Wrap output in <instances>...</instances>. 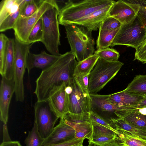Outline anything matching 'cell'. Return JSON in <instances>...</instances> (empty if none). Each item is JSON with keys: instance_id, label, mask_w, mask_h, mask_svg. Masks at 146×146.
<instances>
[{"instance_id": "obj_11", "label": "cell", "mask_w": 146, "mask_h": 146, "mask_svg": "<svg viewBox=\"0 0 146 146\" xmlns=\"http://www.w3.org/2000/svg\"><path fill=\"white\" fill-rule=\"evenodd\" d=\"M140 7L139 0L115 1L109 11L108 17L116 19L121 25L127 24L135 19Z\"/></svg>"}, {"instance_id": "obj_31", "label": "cell", "mask_w": 146, "mask_h": 146, "mask_svg": "<svg viewBox=\"0 0 146 146\" xmlns=\"http://www.w3.org/2000/svg\"><path fill=\"white\" fill-rule=\"evenodd\" d=\"M9 38L5 34L0 35V74L1 77L5 74V64L7 46Z\"/></svg>"}, {"instance_id": "obj_22", "label": "cell", "mask_w": 146, "mask_h": 146, "mask_svg": "<svg viewBox=\"0 0 146 146\" xmlns=\"http://www.w3.org/2000/svg\"><path fill=\"white\" fill-rule=\"evenodd\" d=\"M15 38H9L8 42L4 76L8 79L13 78L15 61Z\"/></svg>"}, {"instance_id": "obj_13", "label": "cell", "mask_w": 146, "mask_h": 146, "mask_svg": "<svg viewBox=\"0 0 146 146\" xmlns=\"http://www.w3.org/2000/svg\"><path fill=\"white\" fill-rule=\"evenodd\" d=\"M14 93L13 78L9 80L2 77L0 86V119L4 124H7L8 122L10 104Z\"/></svg>"}, {"instance_id": "obj_15", "label": "cell", "mask_w": 146, "mask_h": 146, "mask_svg": "<svg viewBox=\"0 0 146 146\" xmlns=\"http://www.w3.org/2000/svg\"><path fill=\"white\" fill-rule=\"evenodd\" d=\"M145 96L124 90L108 95V100L112 104L119 107L137 108L139 102Z\"/></svg>"}, {"instance_id": "obj_43", "label": "cell", "mask_w": 146, "mask_h": 146, "mask_svg": "<svg viewBox=\"0 0 146 146\" xmlns=\"http://www.w3.org/2000/svg\"><path fill=\"white\" fill-rule=\"evenodd\" d=\"M0 146H22L18 141H11L8 142H2Z\"/></svg>"}, {"instance_id": "obj_30", "label": "cell", "mask_w": 146, "mask_h": 146, "mask_svg": "<svg viewBox=\"0 0 146 146\" xmlns=\"http://www.w3.org/2000/svg\"><path fill=\"white\" fill-rule=\"evenodd\" d=\"M94 54L105 60L113 62L118 61L120 54L115 49L109 48L97 49Z\"/></svg>"}, {"instance_id": "obj_24", "label": "cell", "mask_w": 146, "mask_h": 146, "mask_svg": "<svg viewBox=\"0 0 146 146\" xmlns=\"http://www.w3.org/2000/svg\"><path fill=\"white\" fill-rule=\"evenodd\" d=\"M99 58L98 56L94 54L85 60L78 62L74 70V77L90 75Z\"/></svg>"}, {"instance_id": "obj_9", "label": "cell", "mask_w": 146, "mask_h": 146, "mask_svg": "<svg viewBox=\"0 0 146 146\" xmlns=\"http://www.w3.org/2000/svg\"><path fill=\"white\" fill-rule=\"evenodd\" d=\"M34 109V122L41 135L45 139L52 133L59 118L51 109L48 101H37Z\"/></svg>"}, {"instance_id": "obj_39", "label": "cell", "mask_w": 146, "mask_h": 146, "mask_svg": "<svg viewBox=\"0 0 146 146\" xmlns=\"http://www.w3.org/2000/svg\"><path fill=\"white\" fill-rule=\"evenodd\" d=\"M90 75H80L74 77L80 87L85 93L89 94L88 87Z\"/></svg>"}, {"instance_id": "obj_20", "label": "cell", "mask_w": 146, "mask_h": 146, "mask_svg": "<svg viewBox=\"0 0 146 146\" xmlns=\"http://www.w3.org/2000/svg\"><path fill=\"white\" fill-rule=\"evenodd\" d=\"M110 123L116 130H123L131 134L146 140V129L132 125L121 119H112Z\"/></svg>"}, {"instance_id": "obj_10", "label": "cell", "mask_w": 146, "mask_h": 146, "mask_svg": "<svg viewBox=\"0 0 146 146\" xmlns=\"http://www.w3.org/2000/svg\"><path fill=\"white\" fill-rule=\"evenodd\" d=\"M65 91L68 95L69 112L80 114L92 111L90 94L83 91L74 78L71 84L66 87Z\"/></svg>"}, {"instance_id": "obj_2", "label": "cell", "mask_w": 146, "mask_h": 146, "mask_svg": "<svg viewBox=\"0 0 146 146\" xmlns=\"http://www.w3.org/2000/svg\"><path fill=\"white\" fill-rule=\"evenodd\" d=\"M64 26L71 51L78 62L94 54L95 42L92 31L82 25L74 23L67 24Z\"/></svg>"}, {"instance_id": "obj_28", "label": "cell", "mask_w": 146, "mask_h": 146, "mask_svg": "<svg viewBox=\"0 0 146 146\" xmlns=\"http://www.w3.org/2000/svg\"><path fill=\"white\" fill-rule=\"evenodd\" d=\"M39 2V0H22L20 6V15L25 17L33 15L38 8Z\"/></svg>"}, {"instance_id": "obj_44", "label": "cell", "mask_w": 146, "mask_h": 146, "mask_svg": "<svg viewBox=\"0 0 146 146\" xmlns=\"http://www.w3.org/2000/svg\"><path fill=\"white\" fill-rule=\"evenodd\" d=\"M89 144L88 146H121L117 141L113 143L105 145H101L94 143L92 141H88Z\"/></svg>"}, {"instance_id": "obj_35", "label": "cell", "mask_w": 146, "mask_h": 146, "mask_svg": "<svg viewBox=\"0 0 146 146\" xmlns=\"http://www.w3.org/2000/svg\"><path fill=\"white\" fill-rule=\"evenodd\" d=\"M121 25V23L117 19L108 17L103 21L99 29L111 31L120 28Z\"/></svg>"}, {"instance_id": "obj_27", "label": "cell", "mask_w": 146, "mask_h": 146, "mask_svg": "<svg viewBox=\"0 0 146 146\" xmlns=\"http://www.w3.org/2000/svg\"><path fill=\"white\" fill-rule=\"evenodd\" d=\"M124 90L146 97V75H136Z\"/></svg>"}, {"instance_id": "obj_5", "label": "cell", "mask_w": 146, "mask_h": 146, "mask_svg": "<svg viewBox=\"0 0 146 146\" xmlns=\"http://www.w3.org/2000/svg\"><path fill=\"white\" fill-rule=\"evenodd\" d=\"M123 63L108 61L99 58L89 76L88 92L96 94L116 76Z\"/></svg>"}, {"instance_id": "obj_12", "label": "cell", "mask_w": 146, "mask_h": 146, "mask_svg": "<svg viewBox=\"0 0 146 146\" xmlns=\"http://www.w3.org/2000/svg\"><path fill=\"white\" fill-rule=\"evenodd\" d=\"M91 99L92 111L109 121L112 119L118 118L115 114L117 110L131 108L116 106L108 100V95L90 94Z\"/></svg>"}, {"instance_id": "obj_19", "label": "cell", "mask_w": 146, "mask_h": 146, "mask_svg": "<svg viewBox=\"0 0 146 146\" xmlns=\"http://www.w3.org/2000/svg\"><path fill=\"white\" fill-rule=\"evenodd\" d=\"M137 108L117 110L115 114L118 118L123 119L135 126L146 129V115L139 112Z\"/></svg>"}, {"instance_id": "obj_41", "label": "cell", "mask_w": 146, "mask_h": 146, "mask_svg": "<svg viewBox=\"0 0 146 146\" xmlns=\"http://www.w3.org/2000/svg\"><path fill=\"white\" fill-rule=\"evenodd\" d=\"M84 139L75 138L64 142L56 144H53L45 146H72L83 144Z\"/></svg>"}, {"instance_id": "obj_21", "label": "cell", "mask_w": 146, "mask_h": 146, "mask_svg": "<svg viewBox=\"0 0 146 146\" xmlns=\"http://www.w3.org/2000/svg\"><path fill=\"white\" fill-rule=\"evenodd\" d=\"M61 118L63 119L66 124L72 127L75 129V137L76 138L86 139H88V141H92L93 128L90 121L76 123L67 120L63 117Z\"/></svg>"}, {"instance_id": "obj_18", "label": "cell", "mask_w": 146, "mask_h": 146, "mask_svg": "<svg viewBox=\"0 0 146 146\" xmlns=\"http://www.w3.org/2000/svg\"><path fill=\"white\" fill-rule=\"evenodd\" d=\"M111 5L95 11L73 23L82 25L92 32L97 31L103 21L108 17Z\"/></svg>"}, {"instance_id": "obj_45", "label": "cell", "mask_w": 146, "mask_h": 146, "mask_svg": "<svg viewBox=\"0 0 146 146\" xmlns=\"http://www.w3.org/2000/svg\"><path fill=\"white\" fill-rule=\"evenodd\" d=\"M146 108V97L144 98L139 104L138 108Z\"/></svg>"}, {"instance_id": "obj_8", "label": "cell", "mask_w": 146, "mask_h": 146, "mask_svg": "<svg viewBox=\"0 0 146 146\" xmlns=\"http://www.w3.org/2000/svg\"><path fill=\"white\" fill-rule=\"evenodd\" d=\"M57 4L56 0H40L38 8L33 15L25 17L20 15L13 29L15 38L21 42L29 44L28 36L33 27L48 9Z\"/></svg>"}, {"instance_id": "obj_36", "label": "cell", "mask_w": 146, "mask_h": 146, "mask_svg": "<svg viewBox=\"0 0 146 146\" xmlns=\"http://www.w3.org/2000/svg\"><path fill=\"white\" fill-rule=\"evenodd\" d=\"M89 116L90 122H95L113 131L117 135L118 134V131L111 127L109 121L97 114L92 111L89 113Z\"/></svg>"}, {"instance_id": "obj_23", "label": "cell", "mask_w": 146, "mask_h": 146, "mask_svg": "<svg viewBox=\"0 0 146 146\" xmlns=\"http://www.w3.org/2000/svg\"><path fill=\"white\" fill-rule=\"evenodd\" d=\"M116 141L121 146H146V140L123 130H118Z\"/></svg>"}, {"instance_id": "obj_7", "label": "cell", "mask_w": 146, "mask_h": 146, "mask_svg": "<svg viewBox=\"0 0 146 146\" xmlns=\"http://www.w3.org/2000/svg\"><path fill=\"white\" fill-rule=\"evenodd\" d=\"M15 57L13 79L15 94L17 101L23 102L25 99L23 78L27 69V60L33 44L23 43L15 38Z\"/></svg>"}, {"instance_id": "obj_14", "label": "cell", "mask_w": 146, "mask_h": 146, "mask_svg": "<svg viewBox=\"0 0 146 146\" xmlns=\"http://www.w3.org/2000/svg\"><path fill=\"white\" fill-rule=\"evenodd\" d=\"M75 138V129L60 118L59 123L54 127L50 135L44 139L42 146L58 144Z\"/></svg>"}, {"instance_id": "obj_26", "label": "cell", "mask_w": 146, "mask_h": 146, "mask_svg": "<svg viewBox=\"0 0 146 146\" xmlns=\"http://www.w3.org/2000/svg\"><path fill=\"white\" fill-rule=\"evenodd\" d=\"M119 28L111 31L99 29L96 40V48L99 49L109 48Z\"/></svg>"}, {"instance_id": "obj_34", "label": "cell", "mask_w": 146, "mask_h": 146, "mask_svg": "<svg viewBox=\"0 0 146 146\" xmlns=\"http://www.w3.org/2000/svg\"><path fill=\"white\" fill-rule=\"evenodd\" d=\"M90 122L91 123L93 128L92 137L103 135L117 137V135L113 131L95 122Z\"/></svg>"}, {"instance_id": "obj_42", "label": "cell", "mask_w": 146, "mask_h": 146, "mask_svg": "<svg viewBox=\"0 0 146 146\" xmlns=\"http://www.w3.org/2000/svg\"><path fill=\"white\" fill-rule=\"evenodd\" d=\"M3 140L2 142H8L11 141L9 135L7 124H4L3 126Z\"/></svg>"}, {"instance_id": "obj_1", "label": "cell", "mask_w": 146, "mask_h": 146, "mask_svg": "<svg viewBox=\"0 0 146 146\" xmlns=\"http://www.w3.org/2000/svg\"><path fill=\"white\" fill-rule=\"evenodd\" d=\"M77 62L70 51L61 54L50 66L42 70L35 81L34 92L38 102L48 101L50 96L62 86L70 85Z\"/></svg>"}, {"instance_id": "obj_17", "label": "cell", "mask_w": 146, "mask_h": 146, "mask_svg": "<svg viewBox=\"0 0 146 146\" xmlns=\"http://www.w3.org/2000/svg\"><path fill=\"white\" fill-rule=\"evenodd\" d=\"M60 56L49 54L44 51L39 54L29 52L27 57L26 64L28 74L34 68L40 69L42 70L46 69L52 65Z\"/></svg>"}, {"instance_id": "obj_6", "label": "cell", "mask_w": 146, "mask_h": 146, "mask_svg": "<svg viewBox=\"0 0 146 146\" xmlns=\"http://www.w3.org/2000/svg\"><path fill=\"white\" fill-rule=\"evenodd\" d=\"M146 38V29L137 16L130 23L121 25L110 46L121 45L136 50Z\"/></svg>"}, {"instance_id": "obj_38", "label": "cell", "mask_w": 146, "mask_h": 146, "mask_svg": "<svg viewBox=\"0 0 146 146\" xmlns=\"http://www.w3.org/2000/svg\"><path fill=\"white\" fill-rule=\"evenodd\" d=\"M117 137L103 135H97L93 136L91 141L99 145H105L116 141Z\"/></svg>"}, {"instance_id": "obj_47", "label": "cell", "mask_w": 146, "mask_h": 146, "mask_svg": "<svg viewBox=\"0 0 146 146\" xmlns=\"http://www.w3.org/2000/svg\"><path fill=\"white\" fill-rule=\"evenodd\" d=\"M78 145H74V146H78Z\"/></svg>"}, {"instance_id": "obj_4", "label": "cell", "mask_w": 146, "mask_h": 146, "mask_svg": "<svg viewBox=\"0 0 146 146\" xmlns=\"http://www.w3.org/2000/svg\"><path fill=\"white\" fill-rule=\"evenodd\" d=\"M60 8L58 5L48 9L42 15L43 34L41 42L50 54L60 55V45L58 16Z\"/></svg>"}, {"instance_id": "obj_32", "label": "cell", "mask_w": 146, "mask_h": 146, "mask_svg": "<svg viewBox=\"0 0 146 146\" xmlns=\"http://www.w3.org/2000/svg\"><path fill=\"white\" fill-rule=\"evenodd\" d=\"M43 34L42 22L41 17L39 19L31 30L28 38L29 44L41 42Z\"/></svg>"}, {"instance_id": "obj_25", "label": "cell", "mask_w": 146, "mask_h": 146, "mask_svg": "<svg viewBox=\"0 0 146 146\" xmlns=\"http://www.w3.org/2000/svg\"><path fill=\"white\" fill-rule=\"evenodd\" d=\"M22 0H2L0 2V24L19 9Z\"/></svg>"}, {"instance_id": "obj_40", "label": "cell", "mask_w": 146, "mask_h": 146, "mask_svg": "<svg viewBox=\"0 0 146 146\" xmlns=\"http://www.w3.org/2000/svg\"><path fill=\"white\" fill-rule=\"evenodd\" d=\"M140 7L137 16L142 22L146 29V0H139Z\"/></svg>"}, {"instance_id": "obj_46", "label": "cell", "mask_w": 146, "mask_h": 146, "mask_svg": "<svg viewBox=\"0 0 146 146\" xmlns=\"http://www.w3.org/2000/svg\"><path fill=\"white\" fill-rule=\"evenodd\" d=\"M78 146H83V144L79 145H78Z\"/></svg>"}, {"instance_id": "obj_3", "label": "cell", "mask_w": 146, "mask_h": 146, "mask_svg": "<svg viewBox=\"0 0 146 146\" xmlns=\"http://www.w3.org/2000/svg\"><path fill=\"white\" fill-rule=\"evenodd\" d=\"M112 0H85L75 2L68 0L60 9L59 24L62 25L73 23L97 10L111 5Z\"/></svg>"}, {"instance_id": "obj_16", "label": "cell", "mask_w": 146, "mask_h": 146, "mask_svg": "<svg viewBox=\"0 0 146 146\" xmlns=\"http://www.w3.org/2000/svg\"><path fill=\"white\" fill-rule=\"evenodd\" d=\"M65 85L54 92L48 100L51 109L61 118L69 112L68 95L65 91Z\"/></svg>"}, {"instance_id": "obj_33", "label": "cell", "mask_w": 146, "mask_h": 146, "mask_svg": "<svg viewBox=\"0 0 146 146\" xmlns=\"http://www.w3.org/2000/svg\"><path fill=\"white\" fill-rule=\"evenodd\" d=\"M21 10L19 7V9L17 12L9 16L0 24V32H3L13 29L17 19L20 16Z\"/></svg>"}, {"instance_id": "obj_37", "label": "cell", "mask_w": 146, "mask_h": 146, "mask_svg": "<svg viewBox=\"0 0 146 146\" xmlns=\"http://www.w3.org/2000/svg\"><path fill=\"white\" fill-rule=\"evenodd\" d=\"M135 50L133 60H137L143 64L146 63V38Z\"/></svg>"}, {"instance_id": "obj_29", "label": "cell", "mask_w": 146, "mask_h": 146, "mask_svg": "<svg viewBox=\"0 0 146 146\" xmlns=\"http://www.w3.org/2000/svg\"><path fill=\"white\" fill-rule=\"evenodd\" d=\"M44 139L39 132L36 123L34 122L31 130L25 141L26 146H42Z\"/></svg>"}]
</instances>
